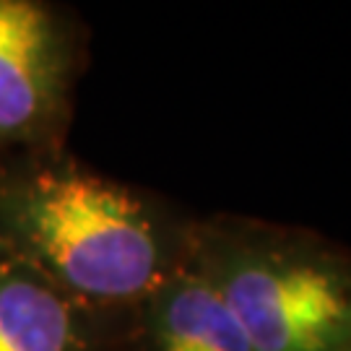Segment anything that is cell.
I'll use <instances>...</instances> for the list:
<instances>
[{
	"label": "cell",
	"instance_id": "6da1fadb",
	"mask_svg": "<svg viewBox=\"0 0 351 351\" xmlns=\"http://www.w3.org/2000/svg\"><path fill=\"white\" fill-rule=\"evenodd\" d=\"M13 237L45 274L78 297H151L190 258L136 193L78 167L26 175L5 198Z\"/></svg>",
	"mask_w": 351,
	"mask_h": 351
},
{
	"label": "cell",
	"instance_id": "7a4b0ae2",
	"mask_svg": "<svg viewBox=\"0 0 351 351\" xmlns=\"http://www.w3.org/2000/svg\"><path fill=\"white\" fill-rule=\"evenodd\" d=\"M190 263L258 351H351V255L310 232L219 219L190 234Z\"/></svg>",
	"mask_w": 351,
	"mask_h": 351
},
{
	"label": "cell",
	"instance_id": "3957f363",
	"mask_svg": "<svg viewBox=\"0 0 351 351\" xmlns=\"http://www.w3.org/2000/svg\"><path fill=\"white\" fill-rule=\"evenodd\" d=\"M63 81V39L50 11L0 0V136H21L52 112Z\"/></svg>",
	"mask_w": 351,
	"mask_h": 351
},
{
	"label": "cell",
	"instance_id": "277c9868",
	"mask_svg": "<svg viewBox=\"0 0 351 351\" xmlns=\"http://www.w3.org/2000/svg\"><path fill=\"white\" fill-rule=\"evenodd\" d=\"M151 351H258L221 294L185 263L149 297Z\"/></svg>",
	"mask_w": 351,
	"mask_h": 351
},
{
	"label": "cell",
	"instance_id": "5b68a950",
	"mask_svg": "<svg viewBox=\"0 0 351 351\" xmlns=\"http://www.w3.org/2000/svg\"><path fill=\"white\" fill-rule=\"evenodd\" d=\"M0 351H81L63 291L29 271L0 274Z\"/></svg>",
	"mask_w": 351,
	"mask_h": 351
}]
</instances>
